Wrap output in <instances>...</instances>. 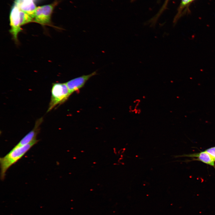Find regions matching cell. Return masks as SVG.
Listing matches in <instances>:
<instances>
[{
  "instance_id": "cell-1",
  "label": "cell",
  "mask_w": 215,
  "mask_h": 215,
  "mask_svg": "<svg viewBox=\"0 0 215 215\" xmlns=\"http://www.w3.org/2000/svg\"><path fill=\"white\" fill-rule=\"evenodd\" d=\"M9 19L10 26V32L14 41L17 43L18 35L22 30L21 26L33 21V19L22 11L15 1L11 9Z\"/></svg>"
},
{
  "instance_id": "cell-2",
  "label": "cell",
  "mask_w": 215,
  "mask_h": 215,
  "mask_svg": "<svg viewBox=\"0 0 215 215\" xmlns=\"http://www.w3.org/2000/svg\"><path fill=\"white\" fill-rule=\"evenodd\" d=\"M38 140H36L26 145L17 148H13L7 155L0 158L1 179L5 178L6 173L8 169L16 162L36 144Z\"/></svg>"
},
{
  "instance_id": "cell-3",
  "label": "cell",
  "mask_w": 215,
  "mask_h": 215,
  "mask_svg": "<svg viewBox=\"0 0 215 215\" xmlns=\"http://www.w3.org/2000/svg\"><path fill=\"white\" fill-rule=\"evenodd\" d=\"M66 83L52 84L51 96L47 112L65 102L70 96Z\"/></svg>"
},
{
  "instance_id": "cell-4",
  "label": "cell",
  "mask_w": 215,
  "mask_h": 215,
  "mask_svg": "<svg viewBox=\"0 0 215 215\" xmlns=\"http://www.w3.org/2000/svg\"><path fill=\"white\" fill-rule=\"evenodd\" d=\"M57 4V2L55 1L50 4L37 7L33 22L43 25L50 24L53 11Z\"/></svg>"
},
{
  "instance_id": "cell-5",
  "label": "cell",
  "mask_w": 215,
  "mask_h": 215,
  "mask_svg": "<svg viewBox=\"0 0 215 215\" xmlns=\"http://www.w3.org/2000/svg\"><path fill=\"white\" fill-rule=\"evenodd\" d=\"M96 74V72L94 71L90 74L83 75L66 82L70 95L74 92L79 90L82 88L91 77Z\"/></svg>"
},
{
  "instance_id": "cell-6",
  "label": "cell",
  "mask_w": 215,
  "mask_h": 215,
  "mask_svg": "<svg viewBox=\"0 0 215 215\" xmlns=\"http://www.w3.org/2000/svg\"><path fill=\"white\" fill-rule=\"evenodd\" d=\"M43 121L42 117L37 119L33 129L24 136L13 148H17L26 145L36 140L37 136L40 131V126Z\"/></svg>"
},
{
  "instance_id": "cell-7",
  "label": "cell",
  "mask_w": 215,
  "mask_h": 215,
  "mask_svg": "<svg viewBox=\"0 0 215 215\" xmlns=\"http://www.w3.org/2000/svg\"><path fill=\"white\" fill-rule=\"evenodd\" d=\"M188 157L192 158L193 160L200 161L213 166L215 169V161L212 156L205 150L198 153L184 154L182 155H177L175 156V157Z\"/></svg>"
},
{
  "instance_id": "cell-8",
  "label": "cell",
  "mask_w": 215,
  "mask_h": 215,
  "mask_svg": "<svg viewBox=\"0 0 215 215\" xmlns=\"http://www.w3.org/2000/svg\"><path fill=\"white\" fill-rule=\"evenodd\" d=\"M20 9L26 13L33 20L34 13L36 8L35 0H15Z\"/></svg>"
},
{
  "instance_id": "cell-9",
  "label": "cell",
  "mask_w": 215,
  "mask_h": 215,
  "mask_svg": "<svg viewBox=\"0 0 215 215\" xmlns=\"http://www.w3.org/2000/svg\"><path fill=\"white\" fill-rule=\"evenodd\" d=\"M205 150L208 153L215 161V146L208 148Z\"/></svg>"
},
{
  "instance_id": "cell-10",
  "label": "cell",
  "mask_w": 215,
  "mask_h": 215,
  "mask_svg": "<svg viewBox=\"0 0 215 215\" xmlns=\"http://www.w3.org/2000/svg\"><path fill=\"white\" fill-rule=\"evenodd\" d=\"M194 0H182L181 6H184Z\"/></svg>"
},
{
  "instance_id": "cell-11",
  "label": "cell",
  "mask_w": 215,
  "mask_h": 215,
  "mask_svg": "<svg viewBox=\"0 0 215 215\" xmlns=\"http://www.w3.org/2000/svg\"><path fill=\"white\" fill-rule=\"evenodd\" d=\"M167 0H166V1H167Z\"/></svg>"
}]
</instances>
